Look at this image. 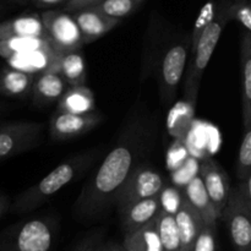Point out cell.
I'll return each mask as SVG.
<instances>
[{"label":"cell","instance_id":"cell-5","mask_svg":"<svg viewBox=\"0 0 251 251\" xmlns=\"http://www.w3.org/2000/svg\"><path fill=\"white\" fill-rule=\"evenodd\" d=\"M39 16L46 29L47 41L54 55L81 50L83 47L82 37L69 12L47 10Z\"/></svg>","mask_w":251,"mask_h":251},{"label":"cell","instance_id":"cell-35","mask_svg":"<svg viewBox=\"0 0 251 251\" xmlns=\"http://www.w3.org/2000/svg\"><path fill=\"white\" fill-rule=\"evenodd\" d=\"M103 249H104V251H127L124 247H123V245H119V244L103 245Z\"/></svg>","mask_w":251,"mask_h":251},{"label":"cell","instance_id":"cell-3","mask_svg":"<svg viewBox=\"0 0 251 251\" xmlns=\"http://www.w3.org/2000/svg\"><path fill=\"white\" fill-rule=\"evenodd\" d=\"M55 218L39 216L15 223L0 234V251H50L56 238Z\"/></svg>","mask_w":251,"mask_h":251},{"label":"cell","instance_id":"cell-2","mask_svg":"<svg viewBox=\"0 0 251 251\" xmlns=\"http://www.w3.org/2000/svg\"><path fill=\"white\" fill-rule=\"evenodd\" d=\"M100 156V152L98 150H90L70 157L47 174L41 181L17 195L10 205V211L16 215H24L41 207L61 189L86 173Z\"/></svg>","mask_w":251,"mask_h":251},{"label":"cell","instance_id":"cell-33","mask_svg":"<svg viewBox=\"0 0 251 251\" xmlns=\"http://www.w3.org/2000/svg\"><path fill=\"white\" fill-rule=\"evenodd\" d=\"M31 1L38 7H50L61 4L63 1L66 2L68 0H31Z\"/></svg>","mask_w":251,"mask_h":251},{"label":"cell","instance_id":"cell-32","mask_svg":"<svg viewBox=\"0 0 251 251\" xmlns=\"http://www.w3.org/2000/svg\"><path fill=\"white\" fill-rule=\"evenodd\" d=\"M10 205H11L10 199L5 194H0V218L6 215L7 211L10 210Z\"/></svg>","mask_w":251,"mask_h":251},{"label":"cell","instance_id":"cell-1","mask_svg":"<svg viewBox=\"0 0 251 251\" xmlns=\"http://www.w3.org/2000/svg\"><path fill=\"white\" fill-rule=\"evenodd\" d=\"M151 129V124L144 117L135 118L127 125L74 203V213L78 220L100 217L114 203L117 194L139 166L137 161L149 146Z\"/></svg>","mask_w":251,"mask_h":251},{"label":"cell","instance_id":"cell-8","mask_svg":"<svg viewBox=\"0 0 251 251\" xmlns=\"http://www.w3.org/2000/svg\"><path fill=\"white\" fill-rule=\"evenodd\" d=\"M166 188L163 176L153 167L140 164L134 169L127 180L117 194L114 203L119 211L125 206L145 199L159 196Z\"/></svg>","mask_w":251,"mask_h":251},{"label":"cell","instance_id":"cell-20","mask_svg":"<svg viewBox=\"0 0 251 251\" xmlns=\"http://www.w3.org/2000/svg\"><path fill=\"white\" fill-rule=\"evenodd\" d=\"M183 196L190 203L191 207L201 216L203 225L217 227L218 218L216 216L212 203L208 199L205 186H203L201 176L199 174L194 176L193 179H190L188 185L185 186V195Z\"/></svg>","mask_w":251,"mask_h":251},{"label":"cell","instance_id":"cell-17","mask_svg":"<svg viewBox=\"0 0 251 251\" xmlns=\"http://www.w3.org/2000/svg\"><path fill=\"white\" fill-rule=\"evenodd\" d=\"M34 76L27 71L4 66L0 68V95L5 97L27 100L31 98Z\"/></svg>","mask_w":251,"mask_h":251},{"label":"cell","instance_id":"cell-15","mask_svg":"<svg viewBox=\"0 0 251 251\" xmlns=\"http://www.w3.org/2000/svg\"><path fill=\"white\" fill-rule=\"evenodd\" d=\"M47 70L58 73L69 87L86 85V60L81 50L55 55L47 65Z\"/></svg>","mask_w":251,"mask_h":251},{"label":"cell","instance_id":"cell-39","mask_svg":"<svg viewBox=\"0 0 251 251\" xmlns=\"http://www.w3.org/2000/svg\"><path fill=\"white\" fill-rule=\"evenodd\" d=\"M1 124H2V123H0V126H1Z\"/></svg>","mask_w":251,"mask_h":251},{"label":"cell","instance_id":"cell-28","mask_svg":"<svg viewBox=\"0 0 251 251\" xmlns=\"http://www.w3.org/2000/svg\"><path fill=\"white\" fill-rule=\"evenodd\" d=\"M229 20L239 22L245 31H251V4L250 0H230L228 5Z\"/></svg>","mask_w":251,"mask_h":251},{"label":"cell","instance_id":"cell-18","mask_svg":"<svg viewBox=\"0 0 251 251\" xmlns=\"http://www.w3.org/2000/svg\"><path fill=\"white\" fill-rule=\"evenodd\" d=\"M174 220L180 237L181 251H190L196 235L203 226L202 218L183 196L178 210L174 213Z\"/></svg>","mask_w":251,"mask_h":251},{"label":"cell","instance_id":"cell-10","mask_svg":"<svg viewBox=\"0 0 251 251\" xmlns=\"http://www.w3.org/2000/svg\"><path fill=\"white\" fill-rule=\"evenodd\" d=\"M103 120V115L97 112L90 114H71L56 110L49 122V134L53 140L75 139L95 129Z\"/></svg>","mask_w":251,"mask_h":251},{"label":"cell","instance_id":"cell-30","mask_svg":"<svg viewBox=\"0 0 251 251\" xmlns=\"http://www.w3.org/2000/svg\"><path fill=\"white\" fill-rule=\"evenodd\" d=\"M105 0H68L65 2V12H74L77 10L86 9V7H92Z\"/></svg>","mask_w":251,"mask_h":251},{"label":"cell","instance_id":"cell-25","mask_svg":"<svg viewBox=\"0 0 251 251\" xmlns=\"http://www.w3.org/2000/svg\"><path fill=\"white\" fill-rule=\"evenodd\" d=\"M144 1L145 0H105L92 7L105 16L122 21L123 19L134 14L144 4Z\"/></svg>","mask_w":251,"mask_h":251},{"label":"cell","instance_id":"cell-14","mask_svg":"<svg viewBox=\"0 0 251 251\" xmlns=\"http://www.w3.org/2000/svg\"><path fill=\"white\" fill-rule=\"evenodd\" d=\"M68 83L58 73L51 70H44L34 77L32 86L31 100L34 107H47L58 102L61 96L68 90Z\"/></svg>","mask_w":251,"mask_h":251},{"label":"cell","instance_id":"cell-7","mask_svg":"<svg viewBox=\"0 0 251 251\" xmlns=\"http://www.w3.org/2000/svg\"><path fill=\"white\" fill-rule=\"evenodd\" d=\"M221 220L226 223L230 240L237 251H251V202L230 188Z\"/></svg>","mask_w":251,"mask_h":251},{"label":"cell","instance_id":"cell-29","mask_svg":"<svg viewBox=\"0 0 251 251\" xmlns=\"http://www.w3.org/2000/svg\"><path fill=\"white\" fill-rule=\"evenodd\" d=\"M217 227L203 225L196 235L190 251H216L217 250Z\"/></svg>","mask_w":251,"mask_h":251},{"label":"cell","instance_id":"cell-12","mask_svg":"<svg viewBox=\"0 0 251 251\" xmlns=\"http://www.w3.org/2000/svg\"><path fill=\"white\" fill-rule=\"evenodd\" d=\"M70 14L77 25L83 44L97 41L120 24V20L105 16L95 7H86Z\"/></svg>","mask_w":251,"mask_h":251},{"label":"cell","instance_id":"cell-11","mask_svg":"<svg viewBox=\"0 0 251 251\" xmlns=\"http://www.w3.org/2000/svg\"><path fill=\"white\" fill-rule=\"evenodd\" d=\"M199 176H201V180L205 186L208 199L212 203L216 216L218 220H221V216L229 196L230 188H232L229 185L227 172L213 159H206L200 167Z\"/></svg>","mask_w":251,"mask_h":251},{"label":"cell","instance_id":"cell-9","mask_svg":"<svg viewBox=\"0 0 251 251\" xmlns=\"http://www.w3.org/2000/svg\"><path fill=\"white\" fill-rule=\"evenodd\" d=\"M43 129L42 123H2L0 126V161L19 156L38 146Z\"/></svg>","mask_w":251,"mask_h":251},{"label":"cell","instance_id":"cell-24","mask_svg":"<svg viewBox=\"0 0 251 251\" xmlns=\"http://www.w3.org/2000/svg\"><path fill=\"white\" fill-rule=\"evenodd\" d=\"M156 223L162 251H181L180 237L173 213L161 210L156 218Z\"/></svg>","mask_w":251,"mask_h":251},{"label":"cell","instance_id":"cell-27","mask_svg":"<svg viewBox=\"0 0 251 251\" xmlns=\"http://www.w3.org/2000/svg\"><path fill=\"white\" fill-rule=\"evenodd\" d=\"M251 174V126L244 127L237 162V176L240 180Z\"/></svg>","mask_w":251,"mask_h":251},{"label":"cell","instance_id":"cell-36","mask_svg":"<svg viewBox=\"0 0 251 251\" xmlns=\"http://www.w3.org/2000/svg\"><path fill=\"white\" fill-rule=\"evenodd\" d=\"M6 107H7V105H5L4 103H1V102H0V113L5 112V110H6Z\"/></svg>","mask_w":251,"mask_h":251},{"label":"cell","instance_id":"cell-26","mask_svg":"<svg viewBox=\"0 0 251 251\" xmlns=\"http://www.w3.org/2000/svg\"><path fill=\"white\" fill-rule=\"evenodd\" d=\"M216 7H217V2L216 0H208L205 5L202 6V9L200 10V14H199L198 19H196L195 25L193 27V32L190 34V42H191V54L195 50V47L198 44L199 38L201 37L202 32L205 31L206 27L210 25V22L212 21L213 17L216 14Z\"/></svg>","mask_w":251,"mask_h":251},{"label":"cell","instance_id":"cell-21","mask_svg":"<svg viewBox=\"0 0 251 251\" xmlns=\"http://www.w3.org/2000/svg\"><path fill=\"white\" fill-rule=\"evenodd\" d=\"M242 68V115L244 127L251 126V33L245 31L240 46Z\"/></svg>","mask_w":251,"mask_h":251},{"label":"cell","instance_id":"cell-16","mask_svg":"<svg viewBox=\"0 0 251 251\" xmlns=\"http://www.w3.org/2000/svg\"><path fill=\"white\" fill-rule=\"evenodd\" d=\"M12 38L47 39L41 16L36 14H27L0 22V41Z\"/></svg>","mask_w":251,"mask_h":251},{"label":"cell","instance_id":"cell-13","mask_svg":"<svg viewBox=\"0 0 251 251\" xmlns=\"http://www.w3.org/2000/svg\"><path fill=\"white\" fill-rule=\"evenodd\" d=\"M162 210L159 196L145 199L125 206L120 210L122 226L125 234L135 232L145 227L149 223L153 222Z\"/></svg>","mask_w":251,"mask_h":251},{"label":"cell","instance_id":"cell-37","mask_svg":"<svg viewBox=\"0 0 251 251\" xmlns=\"http://www.w3.org/2000/svg\"><path fill=\"white\" fill-rule=\"evenodd\" d=\"M6 1H16V2H25L26 0H6Z\"/></svg>","mask_w":251,"mask_h":251},{"label":"cell","instance_id":"cell-34","mask_svg":"<svg viewBox=\"0 0 251 251\" xmlns=\"http://www.w3.org/2000/svg\"><path fill=\"white\" fill-rule=\"evenodd\" d=\"M100 247L96 245V243H86L85 245H81L76 251H100Z\"/></svg>","mask_w":251,"mask_h":251},{"label":"cell","instance_id":"cell-38","mask_svg":"<svg viewBox=\"0 0 251 251\" xmlns=\"http://www.w3.org/2000/svg\"><path fill=\"white\" fill-rule=\"evenodd\" d=\"M100 251H104V249H103V247H100Z\"/></svg>","mask_w":251,"mask_h":251},{"label":"cell","instance_id":"cell-22","mask_svg":"<svg viewBox=\"0 0 251 251\" xmlns=\"http://www.w3.org/2000/svg\"><path fill=\"white\" fill-rule=\"evenodd\" d=\"M123 247L127 251H162L156 220L135 232L125 234Z\"/></svg>","mask_w":251,"mask_h":251},{"label":"cell","instance_id":"cell-19","mask_svg":"<svg viewBox=\"0 0 251 251\" xmlns=\"http://www.w3.org/2000/svg\"><path fill=\"white\" fill-rule=\"evenodd\" d=\"M58 112L90 114L96 112L95 93L86 85L71 86L58 100Z\"/></svg>","mask_w":251,"mask_h":251},{"label":"cell","instance_id":"cell-23","mask_svg":"<svg viewBox=\"0 0 251 251\" xmlns=\"http://www.w3.org/2000/svg\"><path fill=\"white\" fill-rule=\"evenodd\" d=\"M47 53L54 55L47 39L42 38H12L0 41V56L12 59L20 54Z\"/></svg>","mask_w":251,"mask_h":251},{"label":"cell","instance_id":"cell-6","mask_svg":"<svg viewBox=\"0 0 251 251\" xmlns=\"http://www.w3.org/2000/svg\"><path fill=\"white\" fill-rule=\"evenodd\" d=\"M190 50V36H185L174 41L164 51L159 66V90L163 102L169 103L176 97Z\"/></svg>","mask_w":251,"mask_h":251},{"label":"cell","instance_id":"cell-4","mask_svg":"<svg viewBox=\"0 0 251 251\" xmlns=\"http://www.w3.org/2000/svg\"><path fill=\"white\" fill-rule=\"evenodd\" d=\"M229 2L230 0H220V2H217L215 17L202 32L195 47V50L193 51V60L185 80V97L193 105L195 104L203 71L210 63L211 56L222 36L226 25L230 21L228 15Z\"/></svg>","mask_w":251,"mask_h":251},{"label":"cell","instance_id":"cell-31","mask_svg":"<svg viewBox=\"0 0 251 251\" xmlns=\"http://www.w3.org/2000/svg\"><path fill=\"white\" fill-rule=\"evenodd\" d=\"M237 189L238 191H239L240 195H242L245 200L250 201L251 202V174L245 179H243V180L238 184Z\"/></svg>","mask_w":251,"mask_h":251}]
</instances>
